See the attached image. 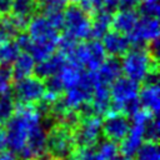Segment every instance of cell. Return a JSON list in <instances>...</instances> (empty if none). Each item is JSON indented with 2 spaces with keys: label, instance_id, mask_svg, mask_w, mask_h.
<instances>
[{
  "label": "cell",
  "instance_id": "6da1fadb",
  "mask_svg": "<svg viewBox=\"0 0 160 160\" xmlns=\"http://www.w3.org/2000/svg\"><path fill=\"white\" fill-rule=\"evenodd\" d=\"M121 69L126 78L141 84L149 71L159 70V59L149 52L146 45L130 46L121 59Z\"/></svg>",
  "mask_w": 160,
  "mask_h": 160
},
{
  "label": "cell",
  "instance_id": "7a4b0ae2",
  "mask_svg": "<svg viewBox=\"0 0 160 160\" xmlns=\"http://www.w3.org/2000/svg\"><path fill=\"white\" fill-rule=\"evenodd\" d=\"M75 150L72 130L69 128L56 122L46 131V152L51 159L70 160Z\"/></svg>",
  "mask_w": 160,
  "mask_h": 160
},
{
  "label": "cell",
  "instance_id": "3957f363",
  "mask_svg": "<svg viewBox=\"0 0 160 160\" xmlns=\"http://www.w3.org/2000/svg\"><path fill=\"white\" fill-rule=\"evenodd\" d=\"M105 58L106 52L100 40L89 39L79 41L72 52L69 56H66V60L72 61L86 70L95 71L102 64Z\"/></svg>",
  "mask_w": 160,
  "mask_h": 160
},
{
  "label": "cell",
  "instance_id": "277c9868",
  "mask_svg": "<svg viewBox=\"0 0 160 160\" xmlns=\"http://www.w3.org/2000/svg\"><path fill=\"white\" fill-rule=\"evenodd\" d=\"M64 31L71 34L78 40H89L91 31V15L76 1H68L64 10Z\"/></svg>",
  "mask_w": 160,
  "mask_h": 160
},
{
  "label": "cell",
  "instance_id": "5b68a950",
  "mask_svg": "<svg viewBox=\"0 0 160 160\" xmlns=\"http://www.w3.org/2000/svg\"><path fill=\"white\" fill-rule=\"evenodd\" d=\"M11 91L16 104H36L45 94L44 80L36 75H29L14 81Z\"/></svg>",
  "mask_w": 160,
  "mask_h": 160
},
{
  "label": "cell",
  "instance_id": "8992f818",
  "mask_svg": "<svg viewBox=\"0 0 160 160\" xmlns=\"http://www.w3.org/2000/svg\"><path fill=\"white\" fill-rule=\"evenodd\" d=\"M101 136V118L88 116L81 118L72 130V138L76 149L95 148Z\"/></svg>",
  "mask_w": 160,
  "mask_h": 160
},
{
  "label": "cell",
  "instance_id": "52a82bcc",
  "mask_svg": "<svg viewBox=\"0 0 160 160\" xmlns=\"http://www.w3.org/2000/svg\"><path fill=\"white\" fill-rule=\"evenodd\" d=\"M130 118L121 111H109L101 119V135L115 144H120L130 130Z\"/></svg>",
  "mask_w": 160,
  "mask_h": 160
},
{
  "label": "cell",
  "instance_id": "ba28073f",
  "mask_svg": "<svg viewBox=\"0 0 160 160\" xmlns=\"http://www.w3.org/2000/svg\"><path fill=\"white\" fill-rule=\"evenodd\" d=\"M139 89H140L139 82H136L126 76H119L109 86L110 96H111L110 111H120L121 105L124 102L138 96Z\"/></svg>",
  "mask_w": 160,
  "mask_h": 160
},
{
  "label": "cell",
  "instance_id": "9c48e42d",
  "mask_svg": "<svg viewBox=\"0 0 160 160\" xmlns=\"http://www.w3.org/2000/svg\"><path fill=\"white\" fill-rule=\"evenodd\" d=\"M128 38L131 46H145L149 41L159 38L158 18H139Z\"/></svg>",
  "mask_w": 160,
  "mask_h": 160
},
{
  "label": "cell",
  "instance_id": "30bf717a",
  "mask_svg": "<svg viewBox=\"0 0 160 160\" xmlns=\"http://www.w3.org/2000/svg\"><path fill=\"white\" fill-rule=\"evenodd\" d=\"M26 32L32 41H54L58 42L60 31L56 30L50 21L41 14H36L28 24Z\"/></svg>",
  "mask_w": 160,
  "mask_h": 160
},
{
  "label": "cell",
  "instance_id": "8fae6325",
  "mask_svg": "<svg viewBox=\"0 0 160 160\" xmlns=\"http://www.w3.org/2000/svg\"><path fill=\"white\" fill-rule=\"evenodd\" d=\"M102 46L109 56L122 58L130 49V40L126 34L109 29L102 36Z\"/></svg>",
  "mask_w": 160,
  "mask_h": 160
},
{
  "label": "cell",
  "instance_id": "7c38bea8",
  "mask_svg": "<svg viewBox=\"0 0 160 160\" xmlns=\"http://www.w3.org/2000/svg\"><path fill=\"white\" fill-rule=\"evenodd\" d=\"M98 84H102L106 86H110L119 76L122 74L121 69V59L116 56H108L102 61V64L99 66L98 70H95Z\"/></svg>",
  "mask_w": 160,
  "mask_h": 160
},
{
  "label": "cell",
  "instance_id": "4fadbf2b",
  "mask_svg": "<svg viewBox=\"0 0 160 160\" xmlns=\"http://www.w3.org/2000/svg\"><path fill=\"white\" fill-rule=\"evenodd\" d=\"M140 106L149 112L158 115L160 109V91L159 84H140L138 92Z\"/></svg>",
  "mask_w": 160,
  "mask_h": 160
},
{
  "label": "cell",
  "instance_id": "5bb4252c",
  "mask_svg": "<svg viewBox=\"0 0 160 160\" xmlns=\"http://www.w3.org/2000/svg\"><path fill=\"white\" fill-rule=\"evenodd\" d=\"M66 62V58L60 52V51H55L52 55H50L49 58H46L42 61H39V64L36 66H34V75H36L40 79H46L49 76L52 75H58L60 72V70L62 69V66Z\"/></svg>",
  "mask_w": 160,
  "mask_h": 160
},
{
  "label": "cell",
  "instance_id": "9a60e30c",
  "mask_svg": "<svg viewBox=\"0 0 160 160\" xmlns=\"http://www.w3.org/2000/svg\"><path fill=\"white\" fill-rule=\"evenodd\" d=\"M90 104L95 116L102 118L106 112H109L111 106V96H110L109 86L102 84H96L92 90Z\"/></svg>",
  "mask_w": 160,
  "mask_h": 160
},
{
  "label": "cell",
  "instance_id": "2e32d148",
  "mask_svg": "<svg viewBox=\"0 0 160 160\" xmlns=\"http://www.w3.org/2000/svg\"><path fill=\"white\" fill-rule=\"evenodd\" d=\"M40 11V0H11L9 14L29 24L32 16Z\"/></svg>",
  "mask_w": 160,
  "mask_h": 160
},
{
  "label": "cell",
  "instance_id": "e0dca14e",
  "mask_svg": "<svg viewBox=\"0 0 160 160\" xmlns=\"http://www.w3.org/2000/svg\"><path fill=\"white\" fill-rule=\"evenodd\" d=\"M138 19L139 14L136 10H116L112 14L110 29L128 35L135 26Z\"/></svg>",
  "mask_w": 160,
  "mask_h": 160
},
{
  "label": "cell",
  "instance_id": "ac0fdd59",
  "mask_svg": "<svg viewBox=\"0 0 160 160\" xmlns=\"http://www.w3.org/2000/svg\"><path fill=\"white\" fill-rule=\"evenodd\" d=\"M11 65L12 66L10 68V71H11V79L14 82L16 80H20V79L32 74L34 66H35V60L32 59V56L29 52L21 51Z\"/></svg>",
  "mask_w": 160,
  "mask_h": 160
},
{
  "label": "cell",
  "instance_id": "d6986e66",
  "mask_svg": "<svg viewBox=\"0 0 160 160\" xmlns=\"http://www.w3.org/2000/svg\"><path fill=\"white\" fill-rule=\"evenodd\" d=\"M112 14L108 12L104 9H96L91 15V31L90 39L100 40L104 34L110 29Z\"/></svg>",
  "mask_w": 160,
  "mask_h": 160
},
{
  "label": "cell",
  "instance_id": "ffe728a7",
  "mask_svg": "<svg viewBox=\"0 0 160 160\" xmlns=\"http://www.w3.org/2000/svg\"><path fill=\"white\" fill-rule=\"evenodd\" d=\"M58 50V42L54 41H32L29 54L35 61H42Z\"/></svg>",
  "mask_w": 160,
  "mask_h": 160
},
{
  "label": "cell",
  "instance_id": "44dd1931",
  "mask_svg": "<svg viewBox=\"0 0 160 160\" xmlns=\"http://www.w3.org/2000/svg\"><path fill=\"white\" fill-rule=\"evenodd\" d=\"M20 52L21 50L15 40L0 42V66L10 68Z\"/></svg>",
  "mask_w": 160,
  "mask_h": 160
},
{
  "label": "cell",
  "instance_id": "7402d4cb",
  "mask_svg": "<svg viewBox=\"0 0 160 160\" xmlns=\"http://www.w3.org/2000/svg\"><path fill=\"white\" fill-rule=\"evenodd\" d=\"M16 108V101L14 99L11 89L4 94H0V125H5L12 116Z\"/></svg>",
  "mask_w": 160,
  "mask_h": 160
},
{
  "label": "cell",
  "instance_id": "603a6c76",
  "mask_svg": "<svg viewBox=\"0 0 160 160\" xmlns=\"http://www.w3.org/2000/svg\"><path fill=\"white\" fill-rule=\"evenodd\" d=\"M135 154L138 160H160L159 145L154 141H145L144 144H140Z\"/></svg>",
  "mask_w": 160,
  "mask_h": 160
},
{
  "label": "cell",
  "instance_id": "cb8c5ba5",
  "mask_svg": "<svg viewBox=\"0 0 160 160\" xmlns=\"http://www.w3.org/2000/svg\"><path fill=\"white\" fill-rule=\"evenodd\" d=\"M95 149L101 155V158L104 160H116V158L120 155L118 144H115L110 140H106V139L102 141H99L96 144Z\"/></svg>",
  "mask_w": 160,
  "mask_h": 160
},
{
  "label": "cell",
  "instance_id": "d4e9b609",
  "mask_svg": "<svg viewBox=\"0 0 160 160\" xmlns=\"http://www.w3.org/2000/svg\"><path fill=\"white\" fill-rule=\"evenodd\" d=\"M159 136H160V125H159V119L158 115H152L145 124L144 126V132H142V139L145 141H154L159 142Z\"/></svg>",
  "mask_w": 160,
  "mask_h": 160
},
{
  "label": "cell",
  "instance_id": "484cf974",
  "mask_svg": "<svg viewBox=\"0 0 160 160\" xmlns=\"http://www.w3.org/2000/svg\"><path fill=\"white\" fill-rule=\"evenodd\" d=\"M44 85H45V92L51 95L52 98H59L65 92V88L59 74L44 79Z\"/></svg>",
  "mask_w": 160,
  "mask_h": 160
},
{
  "label": "cell",
  "instance_id": "4316f807",
  "mask_svg": "<svg viewBox=\"0 0 160 160\" xmlns=\"http://www.w3.org/2000/svg\"><path fill=\"white\" fill-rule=\"evenodd\" d=\"M136 12L142 18H158L159 16L158 0H141L136 8Z\"/></svg>",
  "mask_w": 160,
  "mask_h": 160
},
{
  "label": "cell",
  "instance_id": "83f0119b",
  "mask_svg": "<svg viewBox=\"0 0 160 160\" xmlns=\"http://www.w3.org/2000/svg\"><path fill=\"white\" fill-rule=\"evenodd\" d=\"M70 160H104L95 148L76 149Z\"/></svg>",
  "mask_w": 160,
  "mask_h": 160
},
{
  "label": "cell",
  "instance_id": "f1b7e54d",
  "mask_svg": "<svg viewBox=\"0 0 160 160\" xmlns=\"http://www.w3.org/2000/svg\"><path fill=\"white\" fill-rule=\"evenodd\" d=\"M12 79L11 71L8 66H0V94H4L11 89Z\"/></svg>",
  "mask_w": 160,
  "mask_h": 160
},
{
  "label": "cell",
  "instance_id": "f546056e",
  "mask_svg": "<svg viewBox=\"0 0 160 160\" xmlns=\"http://www.w3.org/2000/svg\"><path fill=\"white\" fill-rule=\"evenodd\" d=\"M119 2H120V0H102L100 9H104L108 12L114 14L119 9Z\"/></svg>",
  "mask_w": 160,
  "mask_h": 160
},
{
  "label": "cell",
  "instance_id": "4dcf8cb0",
  "mask_svg": "<svg viewBox=\"0 0 160 160\" xmlns=\"http://www.w3.org/2000/svg\"><path fill=\"white\" fill-rule=\"evenodd\" d=\"M141 0H120L118 10H136Z\"/></svg>",
  "mask_w": 160,
  "mask_h": 160
},
{
  "label": "cell",
  "instance_id": "1f68e13d",
  "mask_svg": "<svg viewBox=\"0 0 160 160\" xmlns=\"http://www.w3.org/2000/svg\"><path fill=\"white\" fill-rule=\"evenodd\" d=\"M6 130L4 125H0V152L6 150Z\"/></svg>",
  "mask_w": 160,
  "mask_h": 160
},
{
  "label": "cell",
  "instance_id": "d6a6232c",
  "mask_svg": "<svg viewBox=\"0 0 160 160\" xmlns=\"http://www.w3.org/2000/svg\"><path fill=\"white\" fill-rule=\"evenodd\" d=\"M0 160H18V156L11 150H4L0 152Z\"/></svg>",
  "mask_w": 160,
  "mask_h": 160
},
{
  "label": "cell",
  "instance_id": "836d02e7",
  "mask_svg": "<svg viewBox=\"0 0 160 160\" xmlns=\"http://www.w3.org/2000/svg\"><path fill=\"white\" fill-rule=\"evenodd\" d=\"M11 0H0V14H8L10 10Z\"/></svg>",
  "mask_w": 160,
  "mask_h": 160
},
{
  "label": "cell",
  "instance_id": "e575fe53",
  "mask_svg": "<svg viewBox=\"0 0 160 160\" xmlns=\"http://www.w3.org/2000/svg\"><path fill=\"white\" fill-rule=\"evenodd\" d=\"M101 1H102V0H92V4H94V8H95V10L101 8Z\"/></svg>",
  "mask_w": 160,
  "mask_h": 160
},
{
  "label": "cell",
  "instance_id": "d590c367",
  "mask_svg": "<svg viewBox=\"0 0 160 160\" xmlns=\"http://www.w3.org/2000/svg\"><path fill=\"white\" fill-rule=\"evenodd\" d=\"M116 160H132L131 158H125V156H122V155H119L118 158H116Z\"/></svg>",
  "mask_w": 160,
  "mask_h": 160
},
{
  "label": "cell",
  "instance_id": "8d00e7d4",
  "mask_svg": "<svg viewBox=\"0 0 160 160\" xmlns=\"http://www.w3.org/2000/svg\"><path fill=\"white\" fill-rule=\"evenodd\" d=\"M28 160H32V159H28Z\"/></svg>",
  "mask_w": 160,
  "mask_h": 160
},
{
  "label": "cell",
  "instance_id": "74e56055",
  "mask_svg": "<svg viewBox=\"0 0 160 160\" xmlns=\"http://www.w3.org/2000/svg\"><path fill=\"white\" fill-rule=\"evenodd\" d=\"M0 18H1V14H0Z\"/></svg>",
  "mask_w": 160,
  "mask_h": 160
}]
</instances>
